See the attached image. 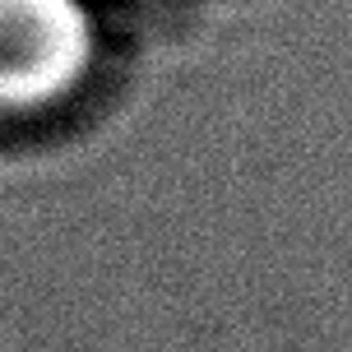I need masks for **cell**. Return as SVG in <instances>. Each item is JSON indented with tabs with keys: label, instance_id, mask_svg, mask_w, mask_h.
I'll list each match as a JSON object with an SVG mask.
<instances>
[{
	"label": "cell",
	"instance_id": "6da1fadb",
	"mask_svg": "<svg viewBox=\"0 0 352 352\" xmlns=\"http://www.w3.org/2000/svg\"><path fill=\"white\" fill-rule=\"evenodd\" d=\"M98 19L84 0H0V111H37L88 79Z\"/></svg>",
	"mask_w": 352,
	"mask_h": 352
}]
</instances>
